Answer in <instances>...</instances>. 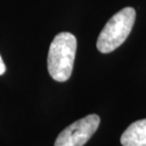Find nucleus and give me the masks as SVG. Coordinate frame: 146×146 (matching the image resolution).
I'll return each mask as SVG.
<instances>
[{
	"label": "nucleus",
	"instance_id": "39448f33",
	"mask_svg": "<svg viewBox=\"0 0 146 146\" xmlns=\"http://www.w3.org/2000/svg\"><path fill=\"white\" fill-rule=\"evenodd\" d=\"M6 71V66L4 62H3V59L1 57V55H0V75H3Z\"/></svg>",
	"mask_w": 146,
	"mask_h": 146
},
{
	"label": "nucleus",
	"instance_id": "f03ea898",
	"mask_svg": "<svg viewBox=\"0 0 146 146\" xmlns=\"http://www.w3.org/2000/svg\"><path fill=\"white\" fill-rule=\"evenodd\" d=\"M136 20V11L126 7L111 17L97 40V48L102 53H110L126 40Z\"/></svg>",
	"mask_w": 146,
	"mask_h": 146
},
{
	"label": "nucleus",
	"instance_id": "f257e3e1",
	"mask_svg": "<svg viewBox=\"0 0 146 146\" xmlns=\"http://www.w3.org/2000/svg\"><path fill=\"white\" fill-rule=\"evenodd\" d=\"M77 40L70 33H60L49 46L48 70L53 80L63 83L71 76L74 66Z\"/></svg>",
	"mask_w": 146,
	"mask_h": 146
},
{
	"label": "nucleus",
	"instance_id": "7ed1b4c3",
	"mask_svg": "<svg viewBox=\"0 0 146 146\" xmlns=\"http://www.w3.org/2000/svg\"><path fill=\"white\" fill-rule=\"evenodd\" d=\"M100 117L91 114L76 121L59 134L54 146H83L97 131L100 125Z\"/></svg>",
	"mask_w": 146,
	"mask_h": 146
},
{
	"label": "nucleus",
	"instance_id": "20e7f679",
	"mask_svg": "<svg viewBox=\"0 0 146 146\" xmlns=\"http://www.w3.org/2000/svg\"><path fill=\"white\" fill-rule=\"evenodd\" d=\"M121 142L123 146H146V119L130 124L121 135Z\"/></svg>",
	"mask_w": 146,
	"mask_h": 146
}]
</instances>
